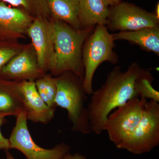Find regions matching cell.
<instances>
[{"instance_id": "cell-1", "label": "cell", "mask_w": 159, "mask_h": 159, "mask_svg": "<svg viewBox=\"0 0 159 159\" xmlns=\"http://www.w3.org/2000/svg\"><path fill=\"white\" fill-rule=\"evenodd\" d=\"M142 70L137 63H132L125 71H122L120 67H116L109 73L101 87L91 94L87 108L93 132L102 134L111 112L130 99L139 98L135 82Z\"/></svg>"}, {"instance_id": "cell-2", "label": "cell", "mask_w": 159, "mask_h": 159, "mask_svg": "<svg viewBox=\"0 0 159 159\" xmlns=\"http://www.w3.org/2000/svg\"><path fill=\"white\" fill-rule=\"evenodd\" d=\"M52 25L54 54L50 70L55 76H59L66 72H72L83 80V47L94 28L76 29L55 20L52 21Z\"/></svg>"}, {"instance_id": "cell-3", "label": "cell", "mask_w": 159, "mask_h": 159, "mask_svg": "<svg viewBox=\"0 0 159 159\" xmlns=\"http://www.w3.org/2000/svg\"><path fill=\"white\" fill-rule=\"evenodd\" d=\"M58 76L56 78L55 105L67 111L74 131L84 134L92 133L88 110L85 106L87 94L83 80L71 72H65Z\"/></svg>"}, {"instance_id": "cell-4", "label": "cell", "mask_w": 159, "mask_h": 159, "mask_svg": "<svg viewBox=\"0 0 159 159\" xmlns=\"http://www.w3.org/2000/svg\"><path fill=\"white\" fill-rule=\"evenodd\" d=\"M106 25H98L86 39L82 49V61L84 70L83 84L87 95L93 92V81L96 70L102 63L112 64L118 62V56L113 51L116 46L113 34Z\"/></svg>"}, {"instance_id": "cell-5", "label": "cell", "mask_w": 159, "mask_h": 159, "mask_svg": "<svg viewBox=\"0 0 159 159\" xmlns=\"http://www.w3.org/2000/svg\"><path fill=\"white\" fill-rule=\"evenodd\" d=\"M159 102L147 100L137 127L119 149L135 155L149 152L159 144Z\"/></svg>"}, {"instance_id": "cell-6", "label": "cell", "mask_w": 159, "mask_h": 159, "mask_svg": "<svg viewBox=\"0 0 159 159\" xmlns=\"http://www.w3.org/2000/svg\"><path fill=\"white\" fill-rule=\"evenodd\" d=\"M147 100L134 98L109 114L106 121L104 131L117 148H120L137 127Z\"/></svg>"}, {"instance_id": "cell-7", "label": "cell", "mask_w": 159, "mask_h": 159, "mask_svg": "<svg viewBox=\"0 0 159 159\" xmlns=\"http://www.w3.org/2000/svg\"><path fill=\"white\" fill-rule=\"evenodd\" d=\"M15 125L9 139L10 149L24 154L27 159H61L70 152V147L61 142L51 149L42 148L34 142L28 126V119L24 111L16 117Z\"/></svg>"}, {"instance_id": "cell-8", "label": "cell", "mask_w": 159, "mask_h": 159, "mask_svg": "<svg viewBox=\"0 0 159 159\" xmlns=\"http://www.w3.org/2000/svg\"><path fill=\"white\" fill-rule=\"evenodd\" d=\"M159 19L134 4L120 2L110 8L107 27L112 31H135L159 25Z\"/></svg>"}, {"instance_id": "cell-9", "label": "cell", "mask_w": 159, "mask_h": 159, "mask_svg": "<svg viewBox=\"0 0 159 159\" xmlns=\"http://www.w3.org/2000/svg\"><path fill=\"white\" fill-rule=\"evenodd\" d=\"M27 34L32 42L39 67L44 73L50 70L54 59V32L52 21H48L45 17H37L33 20Z\"/></svg>"}, {"instance_id": "cell-10", "label": "cell", "mask_w": 159, "mask_h": 159, "mask_svg": "<svg viewBox=\"0 0 159 159\" xmlns=\"http://www.w3.org/2000/svg\"><path fill=\"white\" fill-rule=\"evenodd\" d=\"M20 89L24 111L28 120L43 124L50 122L54 118L55 109L49 107L42 99L34 81L20 82Z\"/></svg>"}, {"instance_id": "cell-11", "label": "cell", "mask_w": 159, "mask_h": 159, "mask_svg": "<svg viewBox=\"0 0 159 159\" xmlns=\"http://www.w3.org/2000/svg\"><path fill=\"white\" fill-rule=\"evenodd\" d=\"M2 73L14 80L23 81L36 80L43 76L37 60L29 49H25L16 54L4 66Z\"/></svg>"}, {"instance_id": "cell-12", "label": "cell", "mask_w": 159, "mask_h": 159, "mask_svg": "<svg viewBox=\"0 0 159 159\" xmlns=\"http://www.w3.org/2000/svg\"><path fill=\"white\" fill-rule=\"evenodd\" d=\"M29 14L0 2V29L11 39L22 37L33 21Z\"/></svg>"}, {"instance_id": "cell-13", "label": "cell", "mask_w": 159, "mask_h": 159, "mask_svg": "<svg viewBox=\"0 0 159 159\" xmlns=\"http://www.w3.org/2000/svg\"><path fill=\"white\" fill-rule=\"evenodd\" d=\"M110 8L102 0H79V19L81 29L107 25Z\"/></svg>"}, {"instance_id": "cell-14", "label": "cell", "mask_w": 159, "mask_h": 159, "mask_svg": "<svg viewBox=\"0 0 159 159\" xmlns=\"http://www.w3.org/2000/svg\"><path fill=\"white\" fill-rule=\"evenodd\" d=\"M114 39L126 40L139 46L143 50L159 54V26L135 31H119L113 34Z\"/></svg>"}, {"instance_id": "cell-15", "label": "cell", "mask_w": 159, "mask_h": 159, "mask_svg": "<svg viewBox=\"0 0 159 159\" xmlns=\"http://www.w3.org/2000/svg\"><path fill=\"white\" fill-rule=\"evenodd\" d=\"M50 14L54 20L80 29L79 19V0H47Z\"/></svg>"}, {"instance_id": "cell-16", "label": "cell", "mask_w": 159, "mask_h": 159, "mask_svg": "<svg viewBox=\"0 0 159 159\" xmlns=\"http://www.w3.org/2000/svg\"><path fill=\"white\" fill-rule=\"evenodd\" d=\"M22 111L24 107L20 82L3 84L0 86V113L16 117Z\"/></svg>"}, {"instance_id": "cell-17", "label": "cell", "mask_w": 159, "mask_h": 159, "mask_svg": "<svg viewBox=\"0 0 159 159\" xmlns=\"http://www.w3.org/2000/svg\"><path fill=\"white\" fill-rule=\"evenodd\" d=\"M153 80L151 73L142 69L135 82V90L139 98L159 102V92L152 86Z\"/></svg>"}, {"instance_id": "cell-18", "label": "cell", "mask_w": 159, "mask_h": 159, "mask_svg": "<svg viewBox=\"0 0 159 159\" xmlns=\"http://www.w3.org/2000/svg\"><path fill=\"white\" fill-rule=\"evenodd\" d=\"M13 6H20L37 17H44L50 14L47 0H2Z\"/></svg>"}, {"instance_id": "cell-19", "label": "cell", "mask_w": 159, "mask_h": 159, "mask_svg": "<svg viewBox=\"0 0 159 159\" xmlns=\"http://www.w3.org/2000/svg\"><path fill=\"white\" fill-rule=\"evenodd\" d=\"M43 78L45 90L48 99L47 104L51 108L56 109L57 107L55 105V99L57 91L56 78L44 75Z\"/></svg>"}, {"instance_id": "cell-20", "label": "cell", "mask_w": 159, "mask_h": 159, "mask_svg": "<svg viewBox=\"0 0 159 159\" xmlns=\"http://www.w3.org/2000/svg\"><path fill=\"white\" fill-rule=\"evenodd\" d=\"M17 54V51L11 48L0 49V71L4 66Z\"/></svg>"}, {"instance_id": "cell-21", "label": "cell", "mask_w": 159, "mask_h": 159, "mask_svg": "<svg viewBox=\"0 0 159 159\" xmlns=\"http://www.w3.org/2000/svg\"><path fill=\"white\" fill-rule=\"evenodd\" d=\"M6 114L0 113V150H9L10 149V143L9 139L3 136L1 132V127L4 122L5 117L7 116Z\"/></svg>"}, {"instance_id": "cell-22", "label": "cell", "mask_w": 159, "mask_h": 159, "mask_svg": "<svg viewBox=\"0 0 159 159\" xmlns=\"http://www.w3.org/2000/svg\"><path fill=\"white\" fill-rule=\"evenodd\" d=\"M61 159H87L86 157L79 153L71 154L70 152L66 155Z\"/></svg>"}, {"instance_id": "cell-23", "label": "cell", "mask_w": 159, "mask_h": 159, "mask_svg": "<svg viewBox=\"0 0 159 159\" xmlns=\"http://www.w3.org/2000/svg\"><path fill=\"white\" fill-rule=\"evenodd\" d=\"M102 1L108 7L116 6L121 2V0H102Z\"/></svg>"}, {"instance_id": "cell-24", "label": "cell", "mask_w": 159, "mask_h": 159, "mask_svg": "<svg viewBox=\"0 0 159 159\" xmlns=\"http://www.w3.org/2000/svg\"><path fill=\"white\" fill-rule=\"evenodd\" d=\"M6 159H16L9 150H6Z\"/></svg>"}, {"instance_id": "cell-25", "label": "cell", "mask_w": 159, "mask_h": 159, "mask_svg": "<svg viewBox=\"0 0 159 159\" xmlns=\"http://www.w3.org/2000/svg\"><path fill=\"white\" fill-rule=\"evenodd\" d=\"M159 4L158 3L157 4L156 7V11L155 12V14L157 18L159 19Z\"/></svg>"}]
</instances>
